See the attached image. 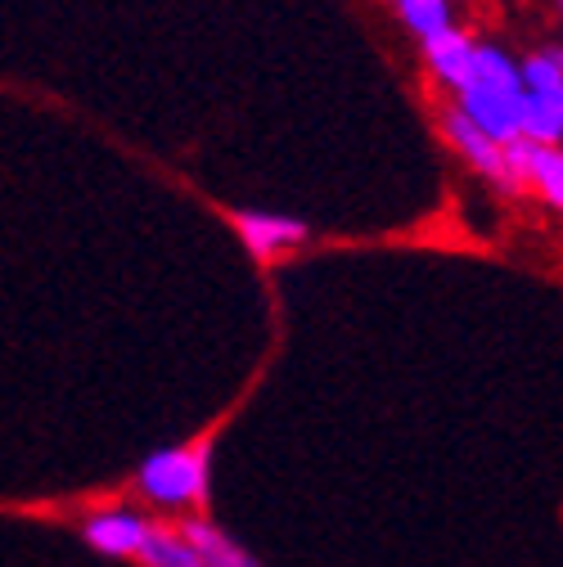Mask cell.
<instances>
[{"mask_svg":"<svg viewBox=\"0 0 563 567\" xmlns=\"http://www.w3.org/2000/svg\"><path fill=\"white\" fill-rule=\"evenodd\" d=\"M131 491L140 505H150L163 518H194L207 514V491H213V437L163 446L140 460Z\"/></svg>","mask_w":563,"mask_h":567,"instance_id":"cell-1","label":"cell"},{"mask_svg":"<svg viewBox=\"0 0 563 567\" xmlns=\"http://www.w3.org/2000/svg\"><path fill=\"white\" fill-rule=\"evenodd\" d=\"M523 104H528L523 63L510 59V50H501V45L478 41L473 73L455 91V109H464L491 140L510 145V140L523 135Z\"/></svg>","mask_w":563,"mask_h":567,"instance_id":"cell-2","label":"cell"},{"mask_svg":"<svg viewBox=\"0 0 563 567\" xmlns=\"http://www.w3.org/2000/svg\"><path fill=\"white\" fill-rule=\"evenodd\" d=\"M158 514L154 509H131V505H100L86 509L78 518V536L86 540V549H95L100 558L113 563H135L140 549H145L150 532H154Z\"/></svg>","mask_w":563,"mask_h":567,"instance_id":"cell-3","label":"cell"},{"mask_svg":"<svg viewBox=\"0 0 563 567\" xmlns=\"http://www.w3.org/2000/svg\"><path fill=\"white\" fill-rule=\"evenodd\" d=\"M442 131H447V140L455 145V154L482 176V181H491V185H501V189H519L514 185V172H510V158H505V145L501 140H491L464 109H447L442 113Z\"/></svg>","mask_w":563,"mask_h":567,"instance_id":"cell-4","label":"cell"},{"mask_svg":"<svg viewBox=\"0 0 563 567\" xmlns=\"http://www.w3.org/2000/svg\"><path fill=\"white\" fill-rule=\"evenodd\" d=\"M235 230L239 239L248 244L253 257H279V252H289L298 244H307V226L294 221V217H275V212H239L235 217Z\"/></svg>","mask_w":563,"mask_h":567,"instance_id":"cell-5","label":"cell"},{"mask_svg":"<svg viewBox=\"0 0 563 567\" xmlns=\"http://www.w3.org/2000/svg\"><path fill=\"white\" fill-rule=\"evenodd\" d=\"M131 567H207L203 549L190 540V532L181 527V518H163L154 523L145 549H140V558Z\"/></svg>","mask_w":563,"mask_h":567,"instance_id":"cell-6","label":"cell"},{"mask_svg":"<svg viewBox=\"0 0 563 567\" xmlns=\"http://www.w3.org/2000/svg\"><path fill=\"white\" fill-rule=\"evenodd\" d=\"M473 54H478V41L464 37L460 28H447L442 37L424 41V63H429V73L447 86V91H460L464 78L473 73Z\"/></svg>","mask_w":563,"mask_h":567,"instance_id":"cell-7","label":"cell"},{"mask_svg":"<svg viewBox=\"0 0 563 567\" xmlns=\"http://www.w3.org/2000/svg\"><path fill=\"white\" fill-rule=\"evenodd\" d=\"M528 189H536L554 212H563V145H532Z\"/></svg>","mask_w":563,"mask_h":567,"instance_id":"cell-8","label":"cell"},{"mask_svg":"<svg viewBox=\"0 0 563 567\" xmlns=\"http://www.w3.org/2000/svg\"><path fill=\"white\" fill-rule=\"evenodd\" d=\"M523 86L528 95L563 100V45H541L523 59Z\"/></svg>","mask_w":563,"mask_h":567,"instance_id":"cell-9","label":"cell"},{"mask_svg":"<svg viewBox=\"0 0 563 567\" xmlns=\"http://www.w3.org/2000/svg\"><path fill=\"white\" fill-rule=\"evenodd\" d=\"M523 140H532V145H563V100L528 95V104H523Z\"/></svg>","mask_w":563,"mask_h":567,"instance_id":"cell-10","label":"cell"},{"mask_svg":"<svg viewBox=\"0 0 563 567\" xmlns=\"http://www.w3.org/2000/svg\"><path fill=\"white\" fill-rule=\"evenodd\" d=\"M397 14L410 28V37H419V41H433L447 28H455L451 23V0H401Z\"/></svg>","mask_w":563,"mask_h":567,"instance_id":"cell-11","label":"cell"},{"mask_svg":"<svg viewBox=\"0 0 563 567\" xmlns=\"http://www.w3.org/2000/svg\"><path fill=\"white\" fill-rule=\"evenodd\" d=\"M559 14H563V6H559Z\"/></svg>","mask_w":563,"mask_h":567,"instance_id":"cell-12","label":"cell"},{"mask_svg":"<svg viewBox=\"0 0 563 567\" xmlns=\"http://www.w3.org/2000/svg\"><path fill=\"white\" fill-rule=\"evenodd\" d=\"M397 6H401V0H397Z\"/></svg>","mask_w":563,"mask_h":567,"instance_id":"cell-13","label":"cell"},{"mask_svg":"<svg viewBox=\"0 0 563 567\" xmlns=\"http://www.w3.org/2000/svg\"><path fill=\"white\" fill-rule=\"evenodd\" d=\"M257 567H262V563H257Z\"/></svg>","mask_w":563,"mask_h":567,"instance_id":"cell-14","label":"cell"}]
</instances>
